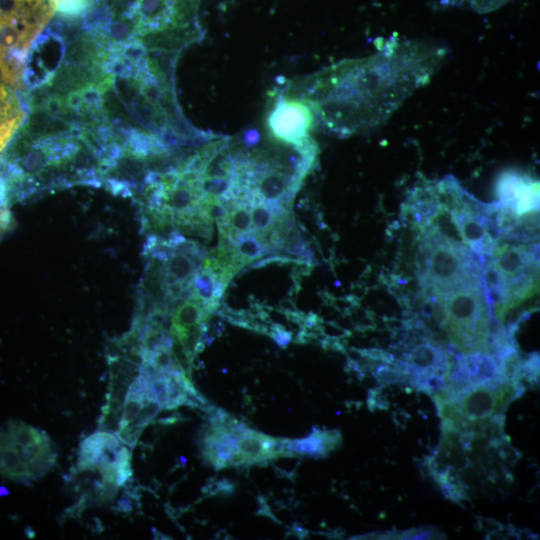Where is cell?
Masks as SVG:
<instances>
[{
	"label": "cell",
	"mask_w": 540,
	"mask_h": 540,
	"mask_svg": "<svg viewBox=\"0 0 540 540\" xmlns=\"http://www.w3.org/2000/svg\"><path fill=\"white\" fill-rule=\"evenodd\" d=\"M137 297L151 302L157 313L170 315L173 303L169 298L164 261L148 258L137 288Z\"/></svg>",
	"instance_id": "9"
},
{
	"label": "cell",
	"mask_w": 540,
	"mask_h": 540,
	"mask_svg": "<svg viewBox=\"0 0 540 540\" xmlns=\"http://www.w3.org/2000/svg\"><path fill=\"white\" fill-rule=\"evenodd\" d=\"M420 247V278L436 297L483 281L480 261L463 243L433 228L424 229Z\"/></svg>",
	"instance_id": "4"
},
{
	"label": "cell",
	"mask_w": 540,
	"mask_h": 540,
	"mask_svg": "<svg viewBox=\"0 0 540 540\" xmlns=\"http://www.w3.org/2000/svg\"><path fill=\"white\" fill-rule=\"evenodd\" d=\"M486 293L479 281L437 297L440 324L462 353H490L491 313Z\"/></svg>",
	"instance_id": "3"
},
{
	"label": "cell",
	"mask_w": 540,
	"mask_h": 540,
	"mask_svg": "<svg viewBox=\"0 0 540 540\" xmlns=\"http://www.w3.org/2000/svg\"><path fill=\"white\" fill-rule=\"evenodd\" d=\"M342 443V435L336 429L313 426L311 432L299 439H286L285 446L293 456L326 457Z\"/></svg>",
	"instance_id": "10"
},
{
	"label": "cell",
	"mask_w": 540,
	"mask_h": 540,
	"mask_svg": "<svg viewBox=\"0 0 540 540\" xmlns=\"http://www.w3.org/2000/svg\"><path fill=\"white\" fill-rule=\"evenodd\" d=\"M119 439L108 431H96L84 438L80 443L78 468H86L96 464L107 449H119Z\"/></svg>",
	"instance_id": "11"
},
{
	"label": "cell",
	"mask_w": 540,
	"mask_h": 540,
	"mask_svg": "<svg viewBox=\"0 0 540 540\" xmlns=\"http://www.w3.org/2000/svg\"><path fill=\"white\" fill-rule=\"evenodd\" d=\"M249 208L251 231L260 239L270 232L277 214H275L262 200L251 203Z\"/></svg>",
	"instance_id": "14"
},
{
	"label": "cell",
	"mask_w": 540,
	"mask_h": 540,
	"mask_svg": "<svg viewBox=\"0 0 540 540\" xmlns=\"http://www.w3.org/2000/svg\"><path fill=\"white\" fill-rule=\"evenodd\" d=\"M234 489V486L231 482L226 479L222 480H209L206 486L203 488V492L206 495H217V494H230Z\"/></svg>",
	"instance_id": "19"
},
{
	"label": "cell",
	"mask_w": 540,
	"mask_h": 540,
	"mask_svg": "<svg viewBox=\"0 0 540 540\" xmlns=\"http://www.w3.org/2000/svg\"><path fill=\"white\" fill-rule=\"evenodd\" d=\"M535 245L496 243L487 261V276L495 298V315L507 314L538 291L539 263Z\"/></svg>",
	"instance_id": "2"
},
{
	"label": "cell",
	"mask_w": 540,
	"mask_h": 540,
	"mask_svg": "<svg viewBox=\"0 0 540 540\" xmlns=\"http://www.w3.org/2000/svg\"><path fill=\"white\" fill-rule=\"evenodd\" d=\"M198 6L199 0H134L124 14L133 23L135 38L167 33L202 36Z\"/></svg>",
	"instance_id": "7"
},
{
	"label": "cell",
	"mask_w": 540,
	"mask_h": 540,
	"mask_svg": "<svg viewBox=\"0 0 540 540\" xmlns=\"http://www.w3.org/2000/svg\"><path fill=\"white\" fill-rule=\"evenodd\" d=\"M377 52L327 67L300 83L324 126L342 136L383 124L415 90L428 84L446 48L398 37L379 38Z\"/></svg>",
	"instance_id": "1"
},
{
	"label": "cell",
	"mask_w": 540,
	"mask_h": 540,
	"mask_svg": "<svg viewBox=\"0 0 540 540\" xmlns=\"http://www.w3.org/2000/svg\"><path fill=\"white\" fill-rule=\"evenodd\" d=\"M316 123L311 105L302 98L278 95L266 118L270 138L291 146H302Z\"/></svg>",
	"instance_id": "8"
},
{
	"label": "cell",
	"mask_w": 540,
	"mask_h": 540,
	"mask_svg": "<svg viewBox=\"0 0 540 540\" xmlns=\"http://www.w3.org/2000/svg\"><path fill=\"white\" fill-rule=\"evenodd\" d=\"M440 535L434 528H412L397 533V539H431L440 538Z\"/></svg>",
	"instance_id": "18"
},
{
	"label": "cell",
	"mask_w": 540,
	"mask_h": 540,
	"mask_svg": "<svg viewBox=\"0 0 540 540\" xmlns=\"http://www.w3.org/2000/svg\"><path fill=\"white\" fill-rule=\"evenodd\" d=\"M114 470L118 487L124 485L132 477L131 453L127 448L121 446L119 449L114 461Z\"/></svg>",
	"instance_id": "15"
},
{
	"label": "cell",
	"mask_w": 540,
	"mask_h": 540,
	"mask_svg": "<svg viewBox=\"0 0 540 540\" xmlns=\"http://www.w3.org/2000/svg\"><path fill=\"white\" fill-rule=\"evenodd\" d=\"M498 201L494 206L499 231L506 237L536 229L539 211V181L517 171H505L496 181Z\"/></svg>",
	"instance_id": "6"
},
{
	"label": "cell",
	"mask_w": 540,
	"mask_h": 540,
	"mask_svg": "<svg viewBox=\"0 0 540 540\" xmlns=\"http://www.w3.org/2000/svg\"><path fill=\"white\" fill-rule=\"evenodd\" d=\"M525 389L522 382L500 380L457 388L445 387L431 395L442 419L441 425L459 429L476 421L504 415L509 404Z\"/></svg>",
	"instance_id": "5"
},
{
	"label": "cell",
	"mask_w": 540,
	"mask_h": 540,
	"mask_svg": "<svg viewBox=\"0 0 540 540\" xmlns=\"http://www.w3.org/2000/svg\"><path fill=\"white\" fill-rule=\"evenodd\" d=\"M203 305L192 298L183 299L172 311L169 334H178L200 322H207Z\"/></svg>",
	"instance_id": "12"
},
{
	"label": "cell",
	"mask_w": 540,
	"mask_h": 540,
	"mask_svg": "<svg viewBox=\"0 0 540 540\" xmlns=\"http://www.w3.org/2000/svg\"><path fill=\"white\" fill-rule=\"evenodd\" d=\"M466 1L470 7L478 13H487L505 4L509 0H441L443 4Z\"/></svg>",
	"instance_id": "17"
},
{
	"label": "cell",
	"mask_w": 540,
	"mask_h": 540,
	"mask_svg": "<svg viewBox=\"0 0 540 540\" xmlns=\"http://www.w3.org/2000/svg\"><path fill=\"white\" fill-rule=\"evenodd\" d=\"M268 334L283 348L286 347L292 339V333L287 331L280 324H272L269 327Z\"/></svg>",
	"instance_id": "20"
},
{
	"label": "cell",
	"mask_w": 540,
	"mask_h": 540,
	"mask_svg": "<svg viewBox=\"0 0 540 540\" xmlns=\"http://www.w3.org/2000/svg\"><path fill=\"white\" fill-rule=\"evenodd\" d=\"M245 265L268 254L258 236L250 231L234 241L232 246Z\"/></svg>",
	"instance_id": "13"
},
{
	"label": "cell",
	"mask_w": 540,
	"mask_h": 540,
	"mask_svg": "<svg viewBox=\"0 0 540 540\" xmlns=\"http://www.w3.org/2000/svg\"><path fill=\"white\" fill-rule=\"evenodd\" d=\"M12 225L13 218L10 212V204L0 183V238L11 230Z\"/></svg>",
	"instance_id": "16"
}]
</instances>
